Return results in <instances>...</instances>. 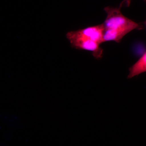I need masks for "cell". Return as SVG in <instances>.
Segmentation results:
<instances>
[{"label":"cell","mask_w":146,"mask_h":146,"mask_svg":"<svg viewBox=\"0 0 146 146\" xmlns=\"http://www.w3.org/2000/svg\"><path fill=\"white\" fill-rule=\"evenodd\" d=\"M104 31L103 24H102L68 32L66 37L72 48L91 52L93 56L99 59L102 57L103 53L100 45L104 42Z\"/></svg>","instance_id":"1"},{"label":"cell","mask_w":146,"mask_h":146,"mask_svg":"<svg viewBox=\"0 0 146 146\" xmlns=\"http://www.w3.org/2000/svg\"><path fill=\"white\" fill-rule=\"evenodd\" d=\"M119 7H107L104 10L107 17L103 23L104 42L115 41L119 43L123 37L134 30H141V24L129 19L121 13Z\"/></svg>","instance_id":"2"},{"label":"cell","mask_w":146,"mask_h":146,"mask_svg":"<svg viewBox=\"0 0 146 146\" xmlns=\"http://www.w3.org/2000/svg\"><path fill=\"white\" fill-rule=\"evenodd\" d=\"M128 78H131L146 72V52L139 60L129 68Z\"/></svg>","instance_id":"3"},{"label":"cell","mask_w":146,"mask_h":146,"mask_svg":"<svg viewBox=\"0 0 146 146\" xmlns=\"http://www.w3.org/2000/svg\"><path fill=\"white\" fill-rule=\"evenodd\" d=\"M132 0H123L120 4L119 8H121L122 7L126 6L127 7L129 6Z\"/></svg>","instance_id":"4"},{"label":"cell","mask_w":146,"mask_h":146,"mask_svg":"<svg viewBox=\"0 0 146 146\" xmlns=\"http://www.w3.org/2000/svg\"><path fill=\"white\" fill-rule=\"evenodd\" d=\"M145 26L146 27V21H145Z\"/></svg>","instance_id":"5"},{"label":"cell","mask_w":146,"mask_h":146,"mask_svg":"<svg viewBox=\"0 0 146 146\" xmlns=\"http://www.w3.org/2000/svg\"><path fill=\"white\" fill-rule=\"evenodd\" d=\"M144 1H146V0H144Z\"/></svg>","instance_id":"6"}]
</instances>
